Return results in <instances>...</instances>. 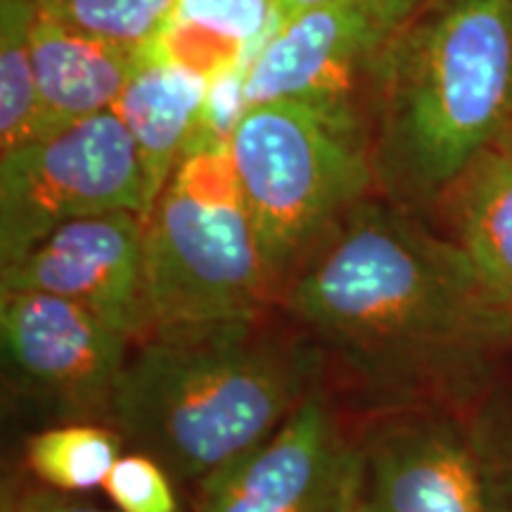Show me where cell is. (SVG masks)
Wrapping results in <instances>:
<instances>
[{"label":"cell","mask_w":512,"mask_h":512,"mask_svg":"<svg viewBox=\"0 0 512 512\" xmlns=\"http://www.w3.org/2000/svg\"><path fill=\"white\" fill-rule=\"evenodd\" d=\"M285 309L373 415L470 413L512 349V306L465 249L389 200H363L287 278Z\"/></svg>","instance_id":"obj_1"},{"label":"cell","mask_w":512,"mask_h":512,"mask_svg":"<svg viewBox=\"0 0 512 512\" xmlns=\"http://www.w3.org/2000/svg\"><path fill=\"white\" fill-rule=\"evenodd\" d=\"M323 375L304 332L266 330L259 318L155 330L128 358L114 427L176 482L200 486L271 437Z\"/></svg>","instance_id":"obj_2"},{"label":"cell","mask_w":512,"mask_h":512,"mask_svg":"<svg viewBox=\"0 0 512 512\" xmlns=\"http://www.w3.org/2000/svg\"><path fill=\"white\" fill-rule=\"evenodd\" d=\"M370 105L387 200L446 197L512 124V0H430L382 55Z\"/></svg>","instance_id":"obj_3"},{"label":"cell","mask_w":512,"mask_h":512,"mask_svg":"<svg viewBox=\"0 0 512 512\" xmlns=\"http://www.w3.org/2000/svg\"><path fill=\"white\" fill-rule=\"evenodd\" d=\"M145 283L155 330L254 320L275 285L230 138L204 124L145 219Z\"/></svg>","instance_id":"obj_4"},{"label":"cell","mask_w":512,"mask_h":512,"mask_svg":"<svg viewBox=\"0 0 512 512\" xmlns=\"http://www.w3.org/2000/svg\"><path fill=\"white\" fill-rule=\"evenodd\" d=\"M366 138L290 100L247 107L230 157L273 280L290 278L375 183Z\"/></svg>","instance_id":"obj_5"},{"label":"cell","mask_w":512,"mask_h":512,"mask_svg":"<svg viewBox=\"0 0 512 512\" xmlns=\"http://www.w3.org/2000/svg\"><path fill=\"white\" fill-rule=\"evenodd\" d=\"M110 211H150L138 152L112 110L0 152V266L64 223Z\"/></svg>","instance_id":"obj_6"},{"label":"cell","mask_w":512,"mask_h":512,"mask_svg":"<svg viewBox=\"0 0 512 512\" xmlns=\"http://www.w3.org/2000/svg\"><path fill=\"white\" fill-rule=\"evenodd\" d=\"M430 0H332L275 24L254 48L247 107L290 100L366 138L361 95L373 91L382 55Z\"/></svg>","instance_id":"obj_7"},{"label":"cell","mask_w":512,"mask_h":512,"mask_svg":"<svg viewBox=\"0 0 512 512\" xmlns=\"http://www.w3.org/2000/svg\"><path fill=\"white\" fill-rule=\"evenodd\" d=\"M0 342L5 387L24 411L46 427H114L131 339L69 299L0 292Z\"/></svg>","instance_id":"obj_8"},{"label":"cell","mask_w":512,"mask_h":512,"mask_svg":"<svg viewBox=\"0 0 512 512\" xmlns=\"http://www.w3.org/2000/svg\"><path fill=\"white\" fill-rule=\"evenodd\" d=\"M358 439L323 384L266 441L197 486V512H354Z\"/></svg>","instance_id":"obj_9"},{"label":"cell","mask_w":512,"mask_h":512,"mask_svg":"<svg viewBox=\"0 0 512 512\" xmlns=\"http://www.w3.org/2000/svg\"><path fill=\"white\" fill-rule=\"evenodd\" d=\"M354 512H494L470 413L375 415L358 439Z\"/></svg>","instance_id":"obj_10"},{"label":"cell","mask_w":512,"mask_h":512,"mask_svg":"<svg viewBox=\"0 0 512 512\" xmlns=\"http://www.w3.org/2000/svg\"><path fill=\"white\" fill-rule=\"evenodd\" d=\"M0 292L69 299L140 344L155 330L145 283V219L136 211H110L64 223L0 266Z\"/></svg>","instance_id":"obj_11"},{"label":"cell","mask_w":512,"mask_h":512,"mask_svg":"<svg viewBox=\"0 0 512 512\" xmlns=\"http://www.w3.org/2000/svg\"><path fill=\"white\" fill-rule=\"evenodd\" d=\"M159 43L133 46L46 15L31 29L38 86V136L110 112Z\"/></svg>","instance_id":"obj_12"},{"label":"cell","mask_w":512,"mask_h":512,"mask_svg":"<svg viewBox=\"0 0 512 512\" xmlns=\"http://www.w3.org/2000/svg\"><path fill=\"white\" fill-rule=\"evenodd\" d=\"M209 83L211 74L171 55L162 38L114 102L143 166L150 209L202 124Z\"/></svg>","instance_id":"obj_13"},{"label":"cell","mask_w":512,"mask_h":512,"mask_svg":"<svg viewBox=\"0 0 512 512\" xmlns=\"http://www.w3.org/2000/svg\"><path fill=\"white\" fill-rule=\"evenodd\" d=\"M456 242L512 306V164L491 147L448 190Z\"/></svg>","instance_id":"obj_14"},{"label":"cell","mask_w":512,"mask_h":512,"mask_svg":"<svg viewBox=\"0 0 512 512\" xmlns=\"http://www.w3.org/2000/svg\"><path fill=\"white\" fill-rule=\"evenodd\" d=\"M126 441L112 425H50L27 441V467L57 494H81L102 486Z\"/></svg>","instance_id":"obj_15"},{"label":"cell","mask_w":512,"mask_h":512,"mask_svg":"<svg viewBox=\"0 0 512 512\" xmlns=\"http://www.w3.org/2000/svg\"><path fill=\"white\" fill-rule=\"evenodd\" d=\"M31 0H0V152L38 138V86Z\"/></svg>","instance_id":"obj_16"},{"label":"cell","mask_w":512,"mask_h":512,"mask_svg":"<svg viewBox=\"0 0 512 512\" xmlns=\"http://www.w3.org/2000/svg\"><path fill=\"white\" fill-rule=\"evenodd\" d=\"M46 15L91 34L152 46L176 22L178 0H31Z\"/></svg>","instance_id":"obj_17"},{"label":"cell","mask_w":512,"mask_h":512,"mask_svg":"<svg viewBox=\"0 0 512 512\" xmlns=\"http://www.w3.org/2000/svg\"><path fill=\"white\" fill-rule=\"evenodd\" d=\"M275 22V0H178V27L233 53H249Z\"/></svg>","instance_id":"obj_18"},{"label":"cell","mask_w":512,"mask_h":512,"mask_svg":"<svg viewBox=\"0 0 512 512\" xmlns=\"http://www.w3.org/2000/svg\"><path fill=\"white\" fill-rule=\"evenodd\" d=\"M494 512H512V380H498L470 411Z\"/></svg>","instance_id":"obj_19"},{"label":"cell","mask_w":512,"mask_h":512,"mask_svg":"<svg viewBox=\"0 0 512 512\" xmlns=\"http://www.w3.org/2000/svg\"><path fill=\"white\" fill-rule=\"evenodd\" d=\"M174 477L145 453H126L102 482L119 512H178Z\"/></svg>","instance_id":"obj_20"},{"label":"cell","mask_w":512,"mask_h":512,"mask_svg":"<svg viewBox=\"0 0 512 512\" xmlns=\"http://www.w3.org/2000/svg\"><path fill=\"white\" fill-rule=\"evenodd\" d=\"M27 508L29 512H112L102 510L98 505H88L69 498L67 494H57L50 489H27Z\"/></svg>","instance_id":"obj_21"},{"label":"cell","mask_w":512,"mask_h":512,"mask_svg":"<svg viewBox=\"0 0 512 512\" xmlns=\"http://www.w3.org/2000/svg\"><path fill=\"white\" fill-rule=\"evenodd\" d=\"M325 3H332V0H275V22H273V27H275V24L285 22V19L299 15V12L316 8V5H325Z\"/></svg>","instance_id":"obj_22"},{"label":"cell","mask_w":512,"mask_h":512,"mask_svg":"<svg viewBox=\"0 0 512 512\" xmlns=\"http://www.w3.org/2000/svg\"><path fill=\"white\" fill-rule=\"evenodd\" d=\"M0 512H29L27 489L15 482H5L3 498H0Z\"/></svg>","instance_id":"obj_23"},{"label":"cell","mask_w":512,"mask_h":512,"mask_svg":"<svg viewBox=\"0 0 512 512\" xmlns=\"http://www.w3.org/2000/svg\"><path fill=\"white\" fill-rule=\"evenodd\" d=\"M498 147H501V150H503V155L508 157V159H510V164H512V124H510L508 131L503 133V138L498 140Z\"/></svg>","instance_id":"obj_24"}]
</instances>
